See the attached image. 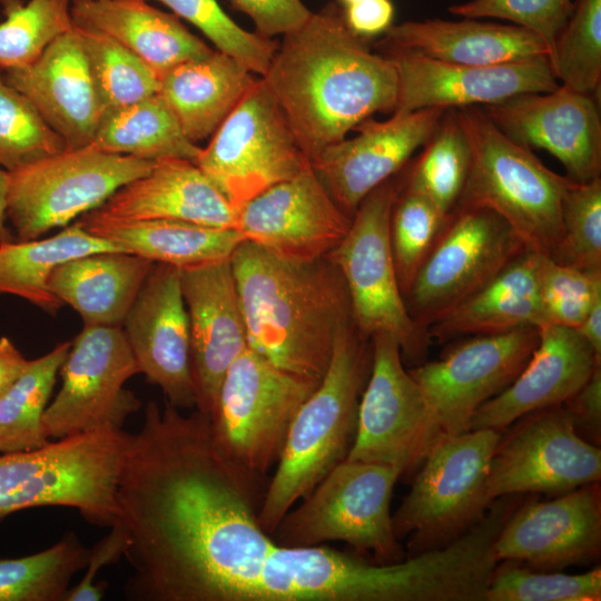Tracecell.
<instances>
[{
  "label": "cell",
  "mask_w": 601,
  "mask_h": 601,
  "mask_svg": "<svg viewBox=\"0 0 601 601\" xmlns=\"http://www.w3.org/2000/svg\"><path fill=\"white\" fill-rule=\"evenodd\" d=\"M267 482L218 449L208 414L149 401L116 491L127 598L258 601L277 545L258 521Z\"/></svg>",
  "instance_id": "cell-1"
},
{
  "label": "cell",
  "mask_w": 601,
  "mask_h": 601,
  "mask_svg": "<svg viewBox=\"0 0 601 601\" xmlns=\"http://www.w3.org/2000/svg\"><path fill=\"white\" fill-rule=\"evenodd\" d=\"M309 161L376 112H393L397 77L329 3L284 36L260 77Z\"/></svg>",
  "instance_id": "cell-2"
},
{
  "label": "cell",
  "mask_w": 601,
  "mask_h": 601,
  "mask_svg": "<svg viewBox=\"0 0 601 601\" xmlns=\"http://www.w3.org/2000/svg\"><path fill=\"white\" fill-rule=\"evenodd\" d=\"M230 265L248 347L283 371L321 382L339 328L353 318L336 266L326 257L287 260L247 240Z\"/></svg>",
  "instance_id": "cell-3"
},
{
  "label": "cell",
  "mask_w": 601,
  "mask_h": 601,
  "mask_svg": "<svg viewBox=\"0 0 601 601\" xmlns=\"http://www.w3.org/2000/svg\"><path fill=\"white\" fill-rule=\"evenodd\" d=\"M372 367V339L354 319L338 331L328 368L298 410L268 480L258 514L272 534L284 515L336 465L354 444L358 406Z\"/></svg>",
  "instance_id": "cell-4"
},
{
  "label": "cell",
  "mask_w": 601,
  "mask_h": 601,
  "mask_svg": "<svg viewBox=\"0 0 601 601\" xmlns=\"http://www.w3.org/2000/svg\"><path fill=\"white\" fill-rule=\"evenodd\" d=\"M455 112L471 148V166L456 207L493 211L526 249L553 257L561 242L562 200L570 179L508 137L481 107L456 108Z\"/></svg>",
  "instance_id": "cell-5"
},
{
  "label": "cell",
  "mask_w": 601,
  "mask_h": 601,
  "mask_svg": "<svg viewBox=\"0 0 601 601\" xmlns=\"http://www.w3.org/2000/svg\"><path fill=\"white\" fill-rule=\"evenodd\" d=\"M131 434L88 431L30 451L0 455V518L40 506L77 509L89 523L117 520L116 491Z\"/></svg>",
  "instance_id": "cell-6"
},
{
  "label": "cell",
  "mask_w": 601,
  "mask_h": 601,
  "mask_svg": "<svg viewBox=\"0 0 601 601\" xmlns=\"http://www.w3.org/2000/svg\"><path fill=\"white\" fill-rule=\"evenodd\" d=\"M400 477L395 466L345 460L284 515L270 535L283 546L339 541L375 563L402 561L406 553L391 513Z\"/></svg>",
  "instance_id": "cell-7"
},
{
  "label": "cell",
  "mask_w": 601,
  "mask_h": 601,
  "mask_svg": "<svg viewBox=\"0 0 601 601\" xmlns=\"http://www.w3.org/2000/svg\"><path fill=\"white\" fill-rule=\"evenodd\" d=\"M501 436L495 430H470L430 450L392 514L397 539L406 540V556L449 545L483 519L494 501L487 475Z\"/></svg>",
  "instance_id": "cell-8"
},
{
  "label": "cell",
  "mask_w": 601,
  "mask_h": 601,
  "mask_svg": "<svg viewBox=\"0 0 601 601\" xmlns=\"http://www.w3.org/2000/svg\"><path fill=\"white\" fill-rule=\"evenodd\" d=\"M398 190L400 185L391 178L370 193L326 258L345 282L357 329L370 338L393 336L403 362L416 366L427 359L432 341L410 316L396 275L390 218Z\"/></svg>",
  "instance_id": "cell-9"
},
{
  "label": "cell",
  "mask_w": 601,
  "mask_h": 601,
  "mask_svg": "<svg viewBox=\"0 0 601 601\" xmlns=\"http://www.w3.org/2000/svg\"><path fill=\"white\" fill-rule=\"evenodd\" d=\"M318 383L283 371L247 347L227 370L208 414L216 445L236 464L266 476Z\"/></svg>",
  "instance_id": "cell-10"
},
{
  "label": "cell",
  "mask_w": 601,
  "mask_h": 601,
  "mask_svg": "<svg viewBox=\"0 0 601 601\" xmlns=\"http://www.w3.org/2000/svg\"><path fill=\"white\" fill-rule=\"evenodd\" d=\"M154 162L92 145L66 148L8 171L7 219L20 240L37 239L97 209L119 188L148 174Z\"/></svg>",
  "instance_id": "cell-11"
},
{
  "label": "cell",
  "mask_w": 601,
  "mask_h": 601,
  "mask_svg": "<svg viewBox=\"0 0 601 601\" xmlns=\"http://www.w3.org/2000/svg\"><path fill=\"white\" fill-rule=\"evenodd\" d=\"M195 164L238 210L311 164L259 77L200 148Z\"/></svg>",
  "instance_id": "cell-12"
},
{
  "label": "cell",
  "mask_w": 601,
  "mask_h": 601,
  "mask_svg": "<svg viewBox=\"0 0 601 601\" xmlns=\"http://www.w3.org/2000/svg\"><path fill=\"white\" fill-rule=\"evenodd\" d=\"M525 249L493 211L456 207L404 296L410 316L427 332Z\"/></svg>",
  "instance_id": "cell-13"
},
{
  "label": "cell",
  "mask_w": 601,
  "mask_h": 601,
  "mask_svg": "<svg viewBox=\"0 0 601 601\" xmlns=\"http://www.w3.org/2000/svg\"><path fill=\"white\" fill-rule=\"evenodd\" d=\"M371 339V373L346 460L395 466L401 477L410 476L441 437L417 382L404 366L398 342L388 334Z\"/></svg>",
  "instance_id": "cell-14"
},
{
  "label": "cell",
  "mask_w": 601,
  "mask_h": 601,
  "mask_svg": "<svg viewBox=\"0 0 601 601\" xmlns=\"http://www.w3.org/2000/svg\"><path fill=\"white\" fill-rule=\"evenodd\" d=\"M59 374L60 390L42 416L48 439L122 428L126 418L141 406L125 388L139 370L121 327L83 326Z\"/></svg>",
  "instance_id": "cell-15"
},
{
  "label": "cell",
  "mask_w": 601,
  "mask_h": 601,
  "mask_svg": "<svg viewBox=\"0 0 601 601\" xmlns=\"http://www.w3.org/2000/svg\"><path fill=\"white\" fill-rule=\"evenodd\" d=\"M502 433L491 457L487 491L559 495L600 482L601 449L582 439L563 404L531 412Z\"/></svg>",
  "instance_id": "cell-16"
},
{
  "label": "cell",
  "mask_w": 601,
  "mask_h": 601,
  "mask_svg": "<svg viewBox=\"0 0 601 601\" xmlns=\"http://www.w3.org/2000/svg\"><path fill=\"white\" fill-rule=\"evenodd\" d=\"M538 342V327L474 335L439 359H426L408 370L440 437L469 431L477 408L516 378Z\"/></svg>",
  "instance_id": "cell-17"
},
{
  "label": "cell",
  "mask_w": 601,
  "mask_h": 601,
  "mask_svg": "<svg viewBox=\"0 0 601 601\" xmlns=\"http://www.w3.org/2000/svg\"><path fill=\"white\" fill-rule=\"evenodd\" d=\"M351 221L309 164L238 208L236 229L280 258L312 262L338 245Z\"/></svg>",
  "instance_id": "cell-18"
},
{
  "label": "cell",
  "mask_w": 601,
  "mask_h": 601,
  "mask_svg": "<svg viewBox=\"0 0 601 601\" xmlns=\"http://www.w3.org/2000/svg\"><path fill=\"white\" fill-rule=\"evenodd\" d=\"M526 494L494 544L497 561L541 571L588 565L601 555V486L587 484L546 501Z\"/></svg>",
  "instance_id": "cell-19"
},
{
  "label": "cell",
  "mask_w": 601,
  "mask_h": 601,
  "mask_svg": "<svg viewBox=\"0 0 601 601\" xmlns=\"http://www.w3.org/2000/svg\"><path fill=\"white\" fill-rule=\"evenodd\" d=\"M382 49L397 77L393 112L483 107L523 93L551 91L559 86L546 57L470 66L436 60L412 50Z\"/></svg>",
  "instance_id": "cell-20"
},
{
  "label": "cell",
  "mask_w": 601,
  "mask_h": 601,
  "mask_svg": "<svg viewBox=\"0 0 601 601\" xmlns=\"http://www.w3.org/2000/svg\"><path fill=\"white\" fill-rule=\"evenodd\" d=\"M121 327L139 374L157 385L169 404L195 410L190 329L179 268L154 264Z\"/></svg>",
  "instance_id": "cell-21"
},
{
  "label": "cell",
  "mask_w": 601,
  "mask_h": 601,
  "mask_svg": "<svg viewBox=\"0 0 601 601\" xmlns=\"http://www.w3.org/2000/svg\"><path fill=\"white\" fill-rule=\"evenodd\" d=\"M508 137L532 149H544L573 181L601 174V119L597 99L564 85L481 107Z\"/></svg>",
  "instance_id": "cell-22"
},
{
  "label": "cell",
  "mask_w": 601,
  "mask_h": 601,
  "mask_svg": "<svg viewBox=\"0 0 601 601\" xmlns=\"http://www.w3.org/2000/svg\"><path fill=\"white\" fill-rule=\"evenodd\" d=\"M446 109L393 112L367 119L357 135L325 148L311 164L338 207L352 218L362 200L408 161L435 130Z\"/></svg>",
  "instance_id": "cell-23"
},
{
  "label": "cell",
  "mask_w": 601,
  "mask_h": 601,
  "mask_svg": "<svg viewBox=\"0 0 601 601\" xmlns=\"http://www.w3.org/2000/svg\"><path fill=\"white\" fill-rule=\"evenodd\" d=\"M190 329L196 410L209 414L231 363L248 347L230 259L179 269Z\"/></svg>",
  "instance_id": "cell-24"
},
{
  "label": "cell",
  "mask_w": 601,
  "mask_h": 601,
  "mask_svg": "<svg viewBox=\"0 0 601 601\" xmlns=\"http://www.w3.org/2000/svg\"><path fill=\"white\" fill-rule=\"evenodd\" d=\"M538 328V345L521 373L477 408L470 430L503 433L531 412L561 405L580 390L594 367L601 365V359L577 329L553 324Z\"/></svg>",
  "instance_id": "cell-25"
},
{
  "label": "cell",
  "mask_w": 601,
  "mask_h": 601,
  "mask_svg": "<svg viewBox=\"0 0 601 601\" xmlns=\"http://www.w3.org/2000/svg\"><path fill=\"white\" fill-rule=\"evenodd\" d=\"M2 78L30 100L67 149L92 144L104 110L75 26L33 63L4 70Z\"/></svg>",
  "instance_id": "cell-26"
},
{
  "label": "cell",
  "mask_w": 601,
  "mask_h": 601,
  "mask_svg": "<svg viewBox=\"0 0 601 601\" xmlns=\"http://www.w3.org/2000/svg\"><path fill=\"white\" fill-rule=\"evenodd\" d=\"M93 215L116 220L170 219L218 228L237 226V211L194 162L155 160L148 174L110 196Z\"/></svg>",
  "instance_id": "cell-27"
},
{
  "label": "cell",
  "mask_w": 601,
  "mask_h": 601,
  "mask_svg": "<svg viewBox=\"0 0 601 601\" xmlns=\"http://www.w3.org/2000/svg\"><path fill=\"white\" fill-rule=\"evenodd\" d=\"M380 42L381 48H396L459 65L492 66L546 57L545 43L524 28L463 18H439L392 24Z\"/></svg>",
  "instance_id": "cell-28"
},
{
  "label": "cell",
  "mask_w": 601,
  "mask_h": 601,
  "mask_svg": "<svg viewBox=\"0 0 601 601\" xmlns=\"http://www.w3.org/2000/svg\"><path fill=\"white\" fill-rule=\"evenodd\" d=\"M147 0H71L75 26L104 33L137 55L160 78L171 68L211 52L176 14Z\"/></svg>",
  "instance_id": "cell-29"
},
{
  "label": "cell",
  "mask_w": 601,
  "mask_h": 601,
  "mask_svg": "<svg viewBox=\"0 0 601 601\" xmlns=\"http://www.w3.org/2000/svg\"><path fill=\"white\" fill-rule=\"evenodd\" d=\"M539 253L525 249L485 285L427 327L431 341L489 335L540 327L543 314L538 287Z\"/></svg>",
  "instance_id": "cell-30"
},
{
  "label": "cell",
  "mask_w": 601,
  "mask_h": 601,
  "mask_svg": "<svg viewBox=\"0 0 601 601\" xmlns=\"http://www.w3.org/2000/svg\"><path fill=\"white\" fill-rule=\"evenodd\" d=\"M154 264L127 252L92 253L58 265L49 288L83 326L121 327Z\"/></svg>",
  "instance_id": "cell-31"
},
{
  "label": "cell",
  "mask_w": 601,
  "mask_h": 601,
  "mask_svg": "<svg viewBox=\"0 0 601 601\" xmlns=\"http://www.w3.org/2000/svg\"><path fill=\"white\" fill-rule=\"evenodd\" d=\"M257 79L238 60L211 50L164 73L158 93L196 144L216 131Z\"/></svg>",
  "instance_id": "cell-32"
},
{
  "label": "cell",
  "mask_w": 601,
  "mask_h": 601,
  "mask_svg": "<svg viewBox=\"0 0 601 601\" xmlns=\"http://www.w3.org/2000/svg\"><path fill=\"white\" fill-rule=\"evenodd\" d=\"M90 234L124 252L179 269L229 260L243 235L183 220H116L85 214L79 220Z\"/></svg>",
  "instance_id": "cell-33"
},
{
  "label": "cell",
  "mask_w": 601,
  "mask_h": 601,
  "mask_svg": "<svg viewBox=\"0 0 601 601\" xmlns=\"http://www.w3.org/2000/svg\"><path fill=\"white\" fill-rule=\"evenodd\" d=\"M100 252H124L83 228L80 221L45 239L0 243V295H13L47 313L63 304L51 293L53 269L72 258Z\"/></svg>",
  "instance_id": "cell-34"
},
{
  "label": "cell",
  "mask_w": 601,
  "mask_h": 601,
  "mask_svg": "<svg viewBox=\"0 0 601 601\" xmlns=\"http://www.w3.org/2000/svg\"><path fill=\"white\" fill-rule=\"evenodd\" d=\"M91 145L152 161L183 158L195 162L200 152L159 93L102 114Z\"/></svg>",
  "instance_id": "cell-35"
},
{
  "label": "cell",
  "mask_w": 601,
  "mask_h": 601,
  "mask_svg": "<svg viewBox=\"0 0 601 601\" xmlns=\"http://www.w3.org/2000/svg\"><path fill=\"white\" fill-rule=\"evenodd\" d=\"M71 342L57 344L29 361L27 368L0 398V453L39 449L49 442L42 425L60 367Z\"/></svg>",
  "instance_id": "cell-36"
},
{
  "label": "cell",
  "mask_w": 601,
  "mask_h": 601,
  "mask_svg": "<svg viewBox=\"0 0 601 601\" xmlns=\"http://www.w3.org/2000/svg\"><path fill=\"white\" fill-rule=\"evenodd\" d=\"M423 147L403 186L425 196L444 214H451L471 166L470 144L455 109L445 110Z\"/></svg>",
  "instance_id": "cell-37"
},
{
  "label": "cell",
  "mask_w": 601,
  "mask_h": 601,
  "mask_svg": "<svg viewBox=\"0 0 601 601\" xmlns=\"http://www.w3.org/2000/svg\"><path fill=\"white\" fill-rule=\"evenodd\" d=\"M88 556L89 549L71 533L38 553L0 559V601H63Z\"/></svg>",
  "instance_id": "cell-38"
},
{
  "label": "cell",
  "mask_w": 601,
  "mask_h": 601,
  "mask_svg": "<svg viewBox=\"0 0 601 601\" xmlns=\"http://www.w3.org/2000/svg\"><path fill=\"white\" fill-rule=\"evenodd\" d=\"M75 29L104 114L159 92V77L137 55L104 33Z\"/></svg>",
  "instance_id": "cell-39"
},
{
  "label": "cell",
  "mask_w": 601,
  "mask_h": 601,
  "mask_svg": "<svg viewBox=\"0 0 601 601\" xmlns=\"http://www.w3.org/2000/svg\"><path fill=\"white\" fill-rule=\"evenodd\" d=\"M0 68L33 63L57 38L73 28L71 0H0Z\"/></svg>",
  "instance_id": "cell-40"
},
{
  "label": "cell",
  "mask_w": 601,
  "mask_h": 601,
  "mask_svg": "<svg viewBox=\"0 0 601 601\" xmlns=\"http://www.w3.org/2000/svg\"><path fill=\"white\" fill-rule=\"evenodd\" d=\"M549 62L558 82L595 98L601 83V0H573Z\"/></svg>",
  "instance_id": "cell-41"
},
{
  "label": "cell",
  "mask_w": 601,
  "mask_h": 601,
  "mask_svg": "<svg viewBox=\"0 0 601 601\" xmlns=\"http://www.w3.org/2000/svg\"><path fill=\"white\" fill-rule=\"evenodd\" d=\"M449 215L425 196L400 185L390 218V243L403 296L437 240Z\"/></svg>",
  "instance_id": "cell-42"
},
{
  "label": "cell",
  "mask_w": 601,
  "mask_h": 601,
  "mask_svg": "<svg viewBox=\"0 0 601 601\" xmlns=\"http://www.w3.org/2000/svg\"><path fill=\"white\" fill-rule=\"evenodd\" d=\"M601 568L579 574L541 571L514 560L496 563L485 601H600Z\"/></svg>",
  "instance_id": "cell-43"
},
{
  "label": "cell",
  "mask_w": 601,
  "mask_h": 601,
  "mask_svg": "<svg viewBox=\"0 0 601 601\" xmlns=\"http://www.w3.org/2000/svg\"><path fill=\"white\" fill-rule=\"evenodd\" d=\"M65 149L30 100L0 76V167L11 171Z\"/></svg>",
  "instance_id": "cell-44"
},
{
  "label": "cell",
  "mask_w": 601,
  "mask_h": 601,
  "mask_svg": "<svg viewBox=\"0 0 601 601\" xmlns=\"http://www.w3.org/2000/svg\"><path fill=\"white\" fill-rule=\"evenodd\" d=\"M174 14L195 26L221 51L259 77L267 71L278 48L272 38L239 27L216 0H157Z\"/></svg>",
  "instance_id": "cell-45"
},
{
  "label": "cell",
  "mask_w": 601,
  "mask_h": 601,
  "mask_svg": "<svg viewBox=\"0 0 601 601\" xmlns=\"http://www.w3.org/2000/svg\"><path fill=\"white\" fill-rule=\"evenodd\" d=\"M561 218V242L551 258L581 269H601V177L570 179Z\"/></svg>",
  "instance_id": "cell-46"
},
{
  "label": "cell",
  "mask_w": 601,
  "mask_h": 601,
  "mask_svg": "<svg viewBox=\"0 0 601 601\" xmlns=\"http://www.w3.org/2000/svg\"><path fill=\"white\" fill-rule=\"evenodd\" d=\"M536 275L543 324L577 328L601 300V269L563 265L539 254Z\"/></svg>",
  "instance_id": "cell-47"
},
{
  "label": "cell",
  "mask_w": 601,
  "mask_h": 601,
  "mask_svg": "<svg viewBox=\"0 0 601 601\" xmlns=\"http://www.w3.org/2000/svg\"><path fill=\"white\" fill-rule=\"evenodd\" d=\"M573 0H470L449 8L463 18L497 19L526 29L546 46L549 60L564 27Z\"/></svg>",
  "instance_id": "cell-48"
},
{
  "label": "cell",
  "mask_w": 601,
  "mask_h": 601,
  "mask_svg": "<svg viewBox=\"0 0 601 601\" xmlns=\"http://www.w3.org/2000/svg\"><path fill=\"white\" fill-rule=\"evenodd\" d=\"M240 12L248 16L260 36L272 38L287 35L312 16L302 0H228Z\"/></svg>",
  "instance_id": "cell-49"
},
{
  "label": "cell",
  "mask_w": 601,
  "mask_h": 601,
  "mask_svg": "<svg viewBox=\"0 0 601 601\" xmlns=\"http://www.w3.org/2000/svg\"><path fill=\"white\" fill-rule=\"evenodd\" d=\"M127 538L125 530L115 522L110 532L98 541L91 550L85 566L86 573L73 588L65 594L63 601H99L107 589L106 581L95 582L99 570L117 562L125 555Z\"/></svg>",
  "instance_id": "cell-50"
},
{
  "label": "cell",
  "mask_w": 601,
  "mask_h": 601,
  "mask_svg": "<svg viewBox=\"0 0 601 601\" xmlns=\"http://www.w3.org/2000/svg\"><path fill=\"white\" fill-rule=\"evenodd\" d=\"M574 430L589 443H601V365H597L580 390L563 403Z\"/></svg>",
  "instance_id": "cell-51"
},
{
  "label": "cell",
  "mask_w": 601,
  "mask_h": 601,
  "mask_svg": "<svg viewBox=\"0 0 601 601\" xmlns=\"http://www.w3.org/2000/svg\"><path fill=\"white\" fill-rule=\"evenodd\" d=\"M348 28L365 38L385 32L393 23L391 0H362L343 10Z\"/></svg>",
  "instance_id": "cell-52"
},
{
  "label": "cell",
  "mask_w": 601,
  "mask_h": 601,
  "mask_svg": "<svg viewBox=\"0 0 601 601\" xmlns=\"http://www.w3.org/2000/svg\"><path fill=\"white\" fill-rule=\"evenodd\" d=\"M28 363L29 361L8 337H0V398L21 376Z\"/></svg>",
  "instance_id": "cell-53"
},
{
  "label": "cell",
  "mask_w": 601,
  "mask_h": 601,
  "mask_svg": "<svg viewBox=\"0 0 601 601\" xmlns=\"http://www.w3.org/2000/svg\"><path fill=\"white\" fill-rule=\"evenodd\" d=\"M574 329L592 347L595 356L601 359V300L592 306L581 324Z\"/></svg>",
  "instance_id": "cell-54"
},
{
  "label": "cell",
  "mask_w": 601,
  "mask_h": 601,
  "mask_svg": "<svg viewBox=\"0 0 601 601\" xmlns=\"http://www.w3.org/2000/svg\"><path fill=\"white\" fill-rule=\"evenodd\" d=\"M8 171L0 167V243L11 240L7 220Z\"/></svg>",
  "instance_id": "cell-55"
},
{
  "label": "cell",
  "mask_w": 601,
  "mask_h": 601,
  "mask_svg": "<svg viewBox=\"0 0 601 601\" xmlns=\"http://www.w3.org/2000/svg\"><path fill=\"white\" fill-rule=\"evenodd\" d=\"M343 4L348 6V4H352V3H355V2H358V1H362V0H339Z\"/></svg>",
  "instance_id": "cell-56"
}]
</instances>
